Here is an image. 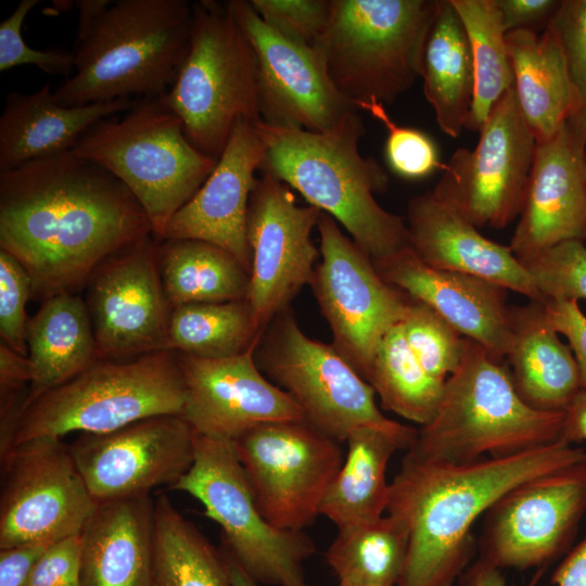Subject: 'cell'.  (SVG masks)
<instances>
[{
	"label": "cell",
	"mask_w": 586,
	"mask_h": 586,
	"mask_svg": "<svg viewBox=\"0 0 586 586\" xmlns=\"http://www.w3.org/2000/svg\"><path fill=\"white\" fill-rule=\"evenodd\" d=\"M73 151L126 186L144 209L156 242L217 162L191 144L164 95L137 99L123 116L97 122Z\"/></svg>",
	"instance_id": "obj_6"
},
{
	"label": "cell",
	"mask_w": 586,
	"mask_h": 586,
	"mask_svg": "<svg viewBox=\"0 0 586 586\" xmlns=\"http://www.w3.org/2000/svg\"><path fill=\"white\" fill-rule=\"evenodd\" d=\"M133 102L63 106L55 102L50 84L33 93L10 92L0 117V173L72 151L92 125L126 112Z\"/></svg>",
	"instance_id": "obj_26"
},
{
	"label": "cell",
	"mask_w": 586,
	"mask_h": 586,
	"mask_svg": "<svg viewBox=\"0 0 586 586\" xmlns=\"http://www.w3.org/2000/svg\"><path fill=\"white\" fill-rule=\"evenodd\" d=\"M262 333L245 300L186 304L170 309L167 349L228 358L255 348Z\"/></svg>",
	"instance_id": "obj_36"
},
{
	"label": "cell",
	"mask_w": 586,
	"mask_h": 586,
	"mask_svg": "<svg viewBox=\"0 0 586 586\" xmlns=\"http://www.w3.org/2000/svg\"><path fill=\"white\" fill-rule=\"evenodd\" d=\"M421 78L440 129L458 138L472 106L474 68L464 26L450 0H438L424 46Z\"/></svg>",
	"instance_id": "obj_32"
},
{
	"label": "cell",
	"mask_w": 586,
	"mask_h": 586,
	"mask_svg": "<svg viewBox=\"0 0 586 586\" xmlns=\"http://www.w3.org/2000/svg\"><path fill=\"white\" fill-rule=\"evenodd\" d=\"M75 73L53 98L63 106L164 95L189 50L187 0H79Z\"/></svg>",
	"instance_id": "obj_3"
},
{
	"label": "cell",
	"mask_w": 586,
	"mask_h": 586,
	"mask_svg": "<svg viewBox=\"0 0 586 586\" xmlns=\"http://www.w3.org/2000/svg\"><path fill=\"white\" fill-rule=\"evenodd\" d=\"M254 357L266 378L296 402L305 420L339 442L362 425L397 423L380 411L373 387L332 344L303 332L291 307L263 331Z\"/></svg>",
	"instance_id": "obj_11"
},
{
	"label": "cell",
	"mask_w": 586,
	"mask_h": 586,
	"mask_svg": "<svg viewBox=\"0 0 586 586\" xmlns=\"http://www.w3.org/2000/svg\"><path fill=\"white\" fill-rule=\"evenodd\" d=\"M400 326L421 366L445 382L461 362L466 337L431 307L411 297Z\"/></svg>",
	"instance_id": "obj_39"
},
{
	"label": "cell",
	"mask_w": 586,
	"mask_h": 586,
	"mask_svg": "<svg viewBox=\"0 0 586 586\" xmlns=\"http://www.w3.org/2000/svg\"><path fill=\"white\" fill-rule=\"evenodd\" d=\"M156 262L169 308L246 300L250 271L229 252L200 240H163Z\"/></svg>",
	"instance_id": "obj_33"
},
{
	"label": "cell",
	"mask_w": 586,
	"mask_h": 586,
	"mask_svg": "<svg viewBox=\"0 0 586 586\" xmlns=\"http://www.w3.org/2000/svg\"><path fill=\"white\" fill-rule=\"evenodd\" d=\"M347 586H353V585H347Z\"/></svg>",
	"instance_id": "obj_55"
},
{
	"label": "cell",
	"mask_w": 586,
	"mask_h": 586,
	"mask_svg": "<svg viewBox=\"0 0 586 586\" xmlns=\"http://www.w3.org/2000/svg\"><path fill=\"white\" fill-rule=\"evenodd\" d=\"M38 0H22L15 10L0 23V71L18 65H35L52 75H69L75 69L74 53L66 50H36L28 47L22 36L26 15Z\"/></svg>",
	"instance_id": "obj_45"
},
{
	"label": "cell",
	"mask_w": 586,
	"mask_h": 586,
	"mask_svg": "<svg viewBox=\"0 0 586 586\" xmlns=\"http://www.w3.org/2000/svg\"><path fill=\"white\" fill-rule=\"evenodd\" d=\"M340 443L305 419L264 423L233 441L256 505L270 524L303 531L320 515L344 460Z\"/></svg>",
	"instance_id": "obj_12"
},
{
	"label": "cell",
	"mask_w": 586,
	"mask_h": 586,
	"mask_svg": "<svg viewBox=\"0 0 586 586\" xmlns=\"http://www.w3.org/2000/svg\"><path fill=\"white\" fill-rule=\"evenodd\" d=\"M548 26L560 42L577 99L569 122L586 140V0H562Z\"/></svg>",
	"instance_id": "obj_42"
},
{
	"label": "cell",
	"mask_w": 586,
	"mask_h": 586,
	"mask_svg": "<svg viewBox=\"0 0 586 586\" xmlns=\"http://www.w3.org/2000/svg\"><path fill=\"white\" fill-rule=\"evenodd\" d=\"M450 1L464 26L474 68V93L466 129L479 132L495 104L513 87L506 31L496 0Z\"/></svg>",
	"instance_id": "obj_38"
},
{
	"label": "cell",
	"mask_w": 586,
	"mask_h": 586,
	"mask_svg": "<svg viewBox=\"0 0 586 586\" xmlns=\"http://www.w3.org/2000/svg\"><path fill=\"white\" fill-rule=\"evenodd\" d=\"M30 368L27 357L0 344V392L28 391Z\"/></svg>",
	"instance_id": "obj_50"
},
{
	"label": "cell",
	"mask_w": 586,
	"mask_h": 586,
	"mask_svg": "<svg viewBox=\"0 0 586 586\" xmlns=\"http://www.w3.org/2000/svg\"><path fill=\"white\" fill-rule=\"evenodd\" d=\"M513 88L536 142L551 139L577 110L564 54L555 31L518 29L506 34Z\"/></svg>",
	"instance_id": "obj_30"
},
{
	"label": "cell",
	"mask_w": 586,
	"mask_h": 586,
	"mask_svg": "<svg viewBox=\"0 0 586 586\" xmlns=\"http://www.w3.org/2000/svg\"><path fill=\"white\" fill-rule=\"evenodd\" d=\"M48 546L27 544L0 549V586H26L35 563Z\"/></svg>",
	"instance_id": "obj_49"
},
{
	"label": "cell",
	"mask_w": 586,
	"mask_h": 586,
	"mask_svg": "<svg viewBox=\"0 0 586 586\" xmlns=\"http://www.w3.org/2000/svg\"><path fill=\"white\" fill-rule=\"evenodd\" d=\"M151 586H232L224 553L165 495L154 501Z\"/></svg>",
	"instance_id": "obj_34"
},
{
	"label": "cell",
	"mask_w": 586,
	"mask_h": 586,
	"mask_svg": "<svg viewBox=\"0 0 586 586\" xmlns=\"http://www.w3.org/2000/svg\"><path fill=\"white\" fill-rule=\"evenodd\" d=\"M320 214L315 206L297 205L285 183L262 170L247 211L251 267L245 300L262 332L310 282L320 256L311 238Z\"/></svg>",
	"instance_id": "obj_17"
},
{
	"label": "cell",
	"mask_w": 586,
	"mask_h": 586,
	"mask_svg": "<svg viewBox=\"0 0 586 586\" xmlns=\"http://www.w3.org/2000/svg\"><path fill=\"white\" fill-rule=\"evenodd\" d=\"M69 449L101 504L171 487L194 461L195 432L180 415H161L106 433H80Z\"/></svg>",
	"instance_id": "obj_18"
},
{
	"label": "cell",
	"mask_w": 586,
	"mask_h": 586,
	"mask_svg": "<svg viewBox=\"0 0 586 586\" xmlns=\"http://www.w3.org/2000/svg\"><path fill=\"white\" fill-rule=\"evenodd\" d=\"M409 535L404 523L387 513L345 526L326 552L340 586H397L405 569Z\"/></svg>",
	"instance_id": "obj_35"
},
{
	"label": "cell",
	"mask_w": 586,
	"mask_h": 586,
	"mask_svg": "<svg viewBox=\"0 0 586 586\" xmlns=\"http://www.w3.org/2000/svg\"><path fill=\"white\" fill-rule=\"evenodd\" d=\"M551 583L557 586H586V538L560 563Z\"/></svg>",
	"instance_id": "obj_51"
},
{
	"label": "cell",
	"mask_w": 586,
	"mask_h": 586,
	"mask_svg": "<svg viewBox=\"0 0 586 586\" xmlns=\"http://www.w3.org/2000/svg\"><path fill=\"white\" fill-rule=\"evenodd\" d=\"M418 430L396 423L393 426L362 425L346 438L347 451L321 505L320 514L337 530L377 520L386 511L390 484L386 469L393 454L408 450Z\"/></svg>",
	"instance_id": "obj_29"
},
{
	"label": "cell",
	"mask_w": 586,
	"mask_h": 586,
	"mask_svg": "<svg viewBox=\"0 0 586 586\" xmlns=\"http://www.w3.org/2000/svg\"><path fill=\"white\" fill-rule=\"evenodd\" d=\"M271 29L284 38L314 48L330 16L331 0H251Z\"/></svg>",
	"instance_id": "obj_43"
},
{
	"label": "cell",
	"mask_w": 586,
	"mask_h": 586,
	"mask_svg": "<svg viewBox=\"0 0 586 586\" xmlns=\"http://www.w3.org/2000/svg\"><path fill=\"white\" fill-rule=\"evenodd\" d=\"M380 120L387 130L385 157L390 168L406 179L428 177L443 169L434 141L419 129L397 125L386 112L384 104L372 101L358 105Z\"/></svg>",
	"instance_id": "obj_41"
},
{
	"label": "cell",
	"mask_w": 586,
	"mask_h": 586,
	"mask_svg": "<svg viewBox=\"0 0 586 586\" xmlns=\"http://www.w3.org/2000/svg\"><path fill=\"white\" fill-rule=\"evenodd\" d=\"M153 237L104 262L88 280L87 308L100 359L167 349L170 308Z\"/></svg>",
	"instance_id": "obj_20"
},
{
	"label": "cell",
	"mask_w": 586,
	"mask_h": 586,
	"mask_svg": "<svg viewBox=\"0 0 586 586\" xmlns=\"http://www.w3.org/2000/svg\"><path fill=\"white\" fill-rule=\"evenodd\" d=\"M510 249L525 263L569 240L586 241V140L568 120L537 143Z\"/></svg>",
	"instance_id": "obj_22"
},
{
	"label": "cell",
	"mask_w": 586,
	"mask_h": 586,
	"mask_svg": "<svg viewBox=\"0 0 586 586\" xmlns=\"http://www.w3.org/2000/svg\"><path fill=\"white\" fill-rule=\"evenodd\" d=\"M522 264L545 302L586 301V245L583 241L561 242Z\"/></svg>",
	"instance_id": "obj_40"
},
{
	"label": "cell",
	"mask_w": 586,
	"mask_h": 586,
	"mask_svg": "<svg viewBox=\"0 0 586 586\" xmlns=\"http://www.w3.org/2000/svg\"><path fill=\"white\" fill-rule=\"evenodd\" d=\"M184 398L177 352L99 359L23 407L13 447L40 436L106 433L150 417L181 415Z\"/></svg>",
	"instance_id": "obj_9"
},
{
	"label": "cell",
	"mask_w": 586,
	"mask_h": 586,
	"mask_svg": "<svg viewBox=\"0 0 586 586\" xmlns=\"http://www.w3.org/2000/svg\"><path fill=\"white\" fill-rule=\"evenodd\" d=\"M562 0H496L502 27L507 33L528 29L544 30Z\"/></svg>",
	"instance_id": "obj_48"
},
{
	"label": "cell",
	"mask_w": 586,
	"mask_h": 586,
	"mask_svg": "<svg viewBox=\"0 0 586 586\" xmlns=\"http://www.w3.org/2000/svg\"><path fill=\"white\" fill-rule=\"evenodd\" d=\"M227 562L230 583L232 586H256L257 583L252 579L244 570L228 555L222 552Z\"/></svg>",
	"instance_id": "obj_54"
},
{
	"label": "cell",
	"mask_w": 586,
	"mask_h": 586,
	"mask_svg": "<svg viewBox=\"0 0 586 586\" xmlns=\"http://www.w3.org/2000/svg\"><path fill=\"white\" fill-rule=\"evenodd\" d=\"M506 361L518 394L534 409L565 411L582 391L574 355L550 324L542 302L511 306Z\"/></svg>",
	"instance_id": "obj_28"
},
{
	"label": "cell",
	"mask_w": 586,
	"mask_h": 586,
	"mask_svg": "<svg viewBox=\"0 0 586 586\" xmlns=\"http://www.w3.org/2000/svg\"><path fill=\"white\" fill-rule=\"evenodd\" d=\"M230 2L256 55L258 107L264 124L329 132L359 112L336 90L314 48L271 29L250 1Z\"/></svg>",
	"instance_id": "obj_19"
},
{
	"label": "cell",
	"mask_w": 586,
	"mask_h": 586,
	"mask_svg": "<svg viewBox=\"0 0 586 586\" xmlns=\"http://www.w3.org/2000/svg\"><path fill=\"white\" fill-rule=\"evenodd\" d=\"M546 568L538 569L526 586H537ZM461 586H507L501 570L477 559L459 577Z\"/></svg>",
	"instance_id": "obj_52"
},
{
	"label": "cell",
	"mask_w": 586,
	"mask_h": 586,
	"mask_svg": "<svg viewBox=\"0 0 586 586\" xmlns=\"http://www.w3.org/2000/svg\"><path fill=\"white\" fill-rule=\"evenodd\" d=\"M586 462V450L557 441L505 457L467 463L416 459L406 454L390 483L386 511L409 535L397 586H453L468 568L473 523L515 486Z\"/></svg>",
	"instance_id": "obj_2"
},
{
	"label": "cell",
	"mask_w": 586,
	"mask_h": 586,
	"mask_svg": "<svg viewBox=\"0 0 586 586\" xmlns=\"http://www.w3.org/2000/svg\"><path fill=\"white\" fill-rule=\"evenodd\" d=\"M372 262L387 283L428 305L462 336L506 361L511 334L507 289L472 275L433 268L408 246Z\"/></svg>",
	"instance_id": "obj_24"
},
{
	"label": "cell",
	"mask_w": 586,
	"mask_h": 586,
	"mask_svg": "<svg viewBox=\"0 0 586 586\" xmlns=\"http://www.w3.org/2000/svg\"><path fill=\"white\" fill-rule=\"evenodd\" d=\"M406 225L408 247L426 265L480 277L530 301L545 302L509 245L484 237L432 191L409 201Z\"/></svg>",
	"instance_id": "obj_25"
},
{
	"label": "cell",
	"mask_w": 586,
	"mask_h": 586,
	"mask_svg": "<svg viewBox=\"0 0 586 586\" xmlns=\"http://www.w3.org/2000/svg\"><path fill=\"white\" fill-rule=\"evenodd\" d=\"M188 53L164 94L201 153L218 161L239 118L262 122L257 61L230 1L192 3Z\"/></svg>",
	"instance_id": "obj_8"
},
{
	"label": "cell",
	"mask_w": 586,
	"mask_h": 586,
	"mask_svg": "<svg viewBox=\"0 0 586 586\" xmlns=\"http://www.w3.org/2000/svg\"><path fill=\"white\" fill-rule=\"evenodd\" d=\"M438 0H331L315 44L336 90L357 109L391 104L421 77Z\"/></svg>",
	"instance_id": "obj_7"
},
{
	"label": "cell",
	"mask_w": 586,
	"mask_h": 586,
	"mask_svg": "<svg viewBox=\"0 0 586 586\" xmlns=\"http://www.w3.org/2000/svg\"><path fill=\"white\" fill-rule=\"evenodd\" d=\"M188 493L221 531L224 551L256 583L309 586L304 562L315 544L304 531H284L259 511L233 441L195 433L194 461L171 487Z\"/></svg>",
	"instance_id": "obj_10"
},
{
	"label": "cell",
	"mask_w": 586,
	"mask_h": 586,
	"mask_svg": "<svg viewBox=\"0 0 586 586\" xmlns=\"http://www.w3.org/2000/svg\"><path fill=\"white\" fill-rule=\"evenodd\" d=\"M366 381L379 395L384 409L421 426L433 418L445 385L418 361L400 323L379 343Z\"/></svg>",
	"instance_id": "obj_37"
},
{
	"label": "cell",
	"mask_w": 586,
	"mask_h": 586,
	"mask_svg": "<svg viewBox=\"0 0 586 586\" xmlns=\"http://www.w3.org/2000/svg\"><path fill=\"white\" fill-rule=\"evenodd\" d=\"M153 237L126 186L73 150L0 173V249L44 301L74 293L109 258Z\"/></svg>",
	"instance_id": "obj_1"
},
{
	"label": "cell",
	"mask_w": 586,
	"mask_h": 586,
	"mask_svg": "<svg viewBox=\"0 0 586 586\" xmlns=\"http://www.w3.org/2000/svg\"><path fill=\"white\" fill-rule=\"evenodd\" d=\"M33 295L31 279L21 263L0 249L1 343L27 357L26 303Z\"/></svg>",
	"instance_id": "obj_44"
},
{
	"label": "cell",
	"mask_w": 586,
	"mask_h": 586,
	"mask_svg": "<svg viewBox=\"0 0 586 586\" xmlns=\"http://www.w3.org/2000/svg\"><path fill=\"white\" fill-rule=\"evenodd\" d=\"M479 133L473 150L457 149L444 163L432 192L476 228L501 229L520 215L536 149L513 87Z\"/></svg>",
	"instance_id": "obj_15"
},
{
	"label": "cell",
	"mask_w": 586,
	"mask_h": 586,
	"mask_svg": "<svg viewBox=\"0 0 586 586\" xmlns=\"http://www.w3.org/2000/svg\"><path fill=\"white\" fill-rule=\"evenodd\" d=\"M81 532L49 545L35 563L26 586H79Z\"/></svg>",
	"instance_id": "obj_46"
},
{
	"label": "cell",
	"mask_w": 586,
	"mask_h": 586,
	"mask_svg": "<svg viewBox=\"0 0 586 586\" xmlns=\"http://www.w3.org/2000/svg\"><path fill=\"white\" fill-rule=\"evenodd\" d=\"M154 501L98 504L81 531L79 586H151Z\"/></svg>",
	"instance_id": "obj_27"
},
{
	"label": "cell",
	"mask_w": 586,
	"mask_h": 586,
	"mask_svg": "<svg viewBox=\"0 0 586 586\" xmlns=\"http://www.w3.org/2000/svg\"><path fill=\"white\" fill-rule=\"evenodd\" d=\"M258 123L239 118L212 173L169 220L163 240H200L233 255L249 271V203L265 156ZM162 240V241H163Z\"/></svg>",
	"instance_id": "obj_23"
},
{
	"label": "cell",
	"mask_w": 586,
	"mask_h": 586,
	"mask_svg": "<svg viewBox=\"0 0 586 586\" xmlns=\"http://www.w3.org/2000/svg\"><path fill=\"white\" fill-rule=\"evenodd\" d=\"M544 304L552 328L568 339L577 364L581 387L586 391V315L577 301H546Z\"/></svg>",
	"instance_id": "obj_47"
},
{
	"label": "cell",
	"mask_w": 586,
	"mask_h": 586,
	"mask_svg": "<svg viewBox=\"0 0 586 586\" xmlns=\"http://www.w3.org/2000/svg\"><path fill=\"white\" fill-rule=\"evenodd\" d=\"M30 382L24 406L100 359L86 302L75 293L46 298L26 329Z\"/></svg>",
	"instance_id": "obj_31"
},
{
	"label": "cell",
	"mask_w": 586,
	"mask_h": 586,
	"mask_svg": "<svg viewBox=\"0 0 586 586\" xmlns=\"http://www.w3.org/2000/svg\"><path fill=\"white\" fill-rule=\"evenodd\" d=\"M565 411H542L518 394L509 369L466 337L459 367L445 381L433 418L407 455L425 461L467 463L505 457L561 440Z\"/></svg>",
	"instance_id": "obj_5"
},
{
	"label": "cell",
	"mask_w": 586,
	"mask_h": 586,
	"mask_svg": "<svg viewBox=\"0 0 586 586\" xmlns=\"http://www.w3.org/2000/svg\"><path fill=\"white\" fill-rule=\"evenodd\" d=\"M265 142L259 170L297 190L309 205L341 224L372 260L408 246L403 217L374 199L388 188L385 169L359 153L365 133L359 112L329 132L273 127L260 122Z\"/></svg>",
	"instance_id": "obj_4"
},
{
	"label": "cell",
	"mask_w": 586,
	"mask_h": 586,
	"mask_svg": "<svg viewBox=\"0 0 586 586\" xmlns=\"http://www.w3.org/2000/svg\"><path fill=\"white\" fill-rule=\"evenodd\" d=\"M0 459V549L51 545L82 531L98 502L61 437L28 440Z\"/></svg>",
	"instance_id": "obj_14"
},
{
	"label": "cell",
	"mask_w": 586,
	"mask_h": 586,
	"mask_svg": "<svg viewBox=\"0 0 586 586\" xmlns=\"http://www.w3.org/2000/svg\"><path fill=\"white\" fill-rule=\"evenodd\" d=\"M317 228L320 262L309 285L332 345L366 380L379 343L403 321L410 297L379 275L370 256L330 215L321 212Z\"/></svg>",
	"instance_id": "obj_13"
},
{
	"label": "cell",
	"mask_w": 586,
	"mask_h": 586,
	"mask_svg": "<svg viewBox=\"0 0 586 586\" xmlns=\"http://www.w3.org/2000/svg\"><path fill=\"white\" fill-rule=\"evenodd\" d=\"M561 441H586V391L582 390L565 410Z\"/></svg>",
	"instance_id": "obj_53"
},
{
	"label": "cell",
	"mask_w": 586,
	"mask_h": 586,
	"mask_svg": "<svg viewBox=\"0 0 586 586\" xmlns=\"http://www.w3.org/2000/svg\"><path fill=\"white\" fill-rule=\"evenodd\" d=\"M586 511V462L526 481L486 511L480 560L499 569L546 568L574 539Z\"/></svg>",
	"instance_id": "obj_16"
},
{
	"label": "cell",
	"mask_w": 586,
	"mask_h": 586,
	"mask_svg": "<svg viewBox=\"0 0 586 586\" xmlns=\"http://www.w3.org/2000/svg\"><path fill=\"white\" fill-rule=\"evenodd\" d=\"M255 348L220 359L177 353L186 391L180 416L195 433L234 441L264 423L305 419L296 402L259 370Z\"/></svg>",
	"instance_id": "obj_21"
}]
</instances>
